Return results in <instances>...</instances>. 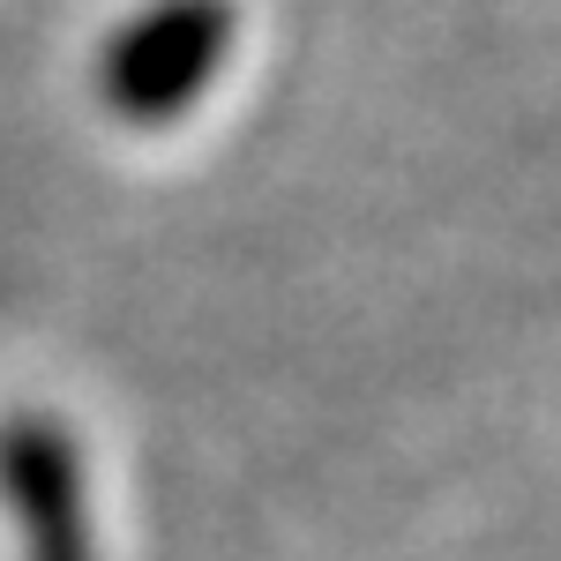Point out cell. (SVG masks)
<instances>
[{
  "label": "cell",
  "instance_id": "obj_1",
  "mask_svg": "<svg viewBox=\"0 0 561 561\" xmlns=\"http://www.w3.org/2000/svg\"><path fill=\"white\" fill-rule=\"evenodd\" d=\"M217 45H225V8H217V0H173L158 23H142V31L121 45L113 90H121L128 105H142V113L180 105L187 90L210 76Z\"/></svg>",
  "mask_w": 561,
  "mask_h": 561
},
{
  "label": "cell",
  "instance_id": "obj_2",
  "mask_svg": "<svg viewBox=\"0 0 561 561\" xmlns=\"http://www.w3.org/2000/svg\"><path fill=\"white\" fill-rule=\"evenodd\" d=\"M8 486H23V510H31V539H38L31 561H98V517H90V494H83L90 486L83 457L45 449Z\"/></svg>",
  "mask_w": 561,
  "mask_h": 561
}]
</instances>
